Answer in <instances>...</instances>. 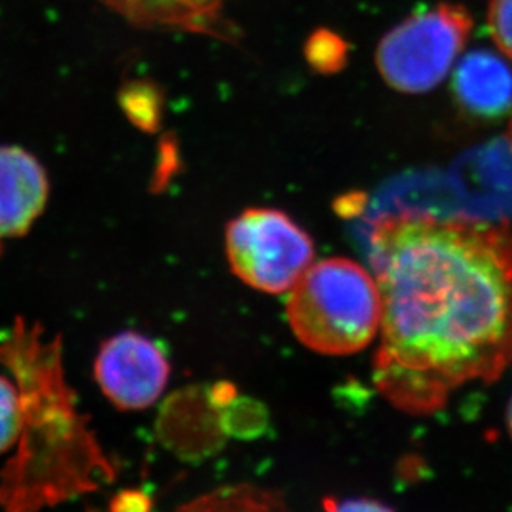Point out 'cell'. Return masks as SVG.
<instances>
[{"instance_id": "4", "label": "cell", "mask_w": 512, "mask_h": 512, "mask_svg": "<svg viewBox=\"0 0 512 512\" xmlns=\"http://www.w3.org/2000/svg\"><path fill=\"white\" fill-rule=\"evenodd\" d=\"M473 30L461 5L419 10L389 30L376 49L384 82L403 94H424L443 82Z\"/></svg>"}, {"instance_id": "6", "label": "cell", "mask_w": 512, "mask_h": 512, "mask_svg": "<svg viewBox=\"0 0 512 512\" xmlns=\"http://www.w3.org/2000/svg\"><path fill=\"white\" fill-rule=\"evenodd\" d=\"M170 363L147 336L124 331L100 346L95 380L110 403L122 411H142L157 403L167 388Z\"/></svg>"}, {"instance_id": "10", "label": "cell", "mask_w": 512, "mask_h": 512, "mask_svg": "<svg viewBox=\"0 0 512 512\" xmlns=\"http://www.w3.org/2000/svg\"><path fill=\"white\" fill-rule=\"evenodd\" d=\"M172 512H295L280 493L253 484L215 489Z\"/></svg>"}, {"instance_id": "3", "label": "cell", "mask_w": 512, "mask_h": 512, "mask_svg": "<svg viewBox=\"0 0 512 512\" xmlns=\"http://www.w3.org/2000/svg\"><path fill=\"white\" fill-rule=\"evenodd\" d=\"M286 318L308 350L355 355L380 333L381 298L375 276L348 258L311 263L290 290Z\"/></svg>"}, {"instance_id": "2", "label": "cell", "mask_w": 512, "mask_h": 512, "mask_svg": "<svg viewBox=\"0 0 512 512\" xmlns=\"http://www.w3.org/2000/svg\"><path fill=\"white\" fill-rule=\"evenodd\" d=\"M0 365L22 408L17 453L0 476V508L40 512L112 483L115 466L65 381L60 338L45 340L39 325L15 321L0 341Z\"/></svg>"}, {"instance_id": "1", "label": "cell", "mask_w": 512, "mask_h": 512, "mask_svg": "<svg viewBox=\"0 0 512 512\" xmlns=\"http://www.w3.org/2000/svg\"><path fill=\"white\" fill-rule=\"evenodd\" d=\"M381 298L373 383L394 408L438 413L512 365V230L399 208L366 228Z\"/></svg>"}, {"instance_id": "12", "label": "cell", "mask_w": 512, "mask_h": 512, "mask_svg": "<svg viewBox=\"0 0 512 512\" xmlns=\"http://www.w3.org/2000/svg\"><path fill=\"white\" fill-rule=\"evenodd\" d=\"M488 25L496 45L512 59V0H491Z\"/></svg>"}, {"instance_id": "8", "label": "cell", "mask_w": 512, "mask_h": 512, "mask_svg": "<svg viewBox=\"0 0 512 512\" xmlns=\"http://www.w3.org/2000/svg\"><path fill=\"white\" fill-rule=\"evenodd\" d=\"M140 29L218 35L232 0H100Z\"/></svg>"}, {"instance_id": "11", "label": "cell", "mask_w": 512, "mask_h": 512, "mask_svg": "<svg viewBox=\"0 0 512 512\" xmlns=\"http://www.w3.org/2000/svg\"><path fill=\"white\" fill-rule=\"evenodd\" d=\"M20 393L14 380L0 375V454L14 448L20 431Z\"/></svg>"}, {"instance_id": "13", "label": "cell", "mask_w": 512, "mask_h": 512, "mask_svg": "<svg viewBox=\"0 0 512 512\" xmlns=\"http://www.w3.org/2000/svg\"><path fill=\"white\" fill-rule=\"evenodd\" d=\"M326 512H394L386 504L375 501V499H340L326 498L323 501Z\"/></svg>"}, {"instance_id": "7", "label": "cell", "mask_w": 512, "mask_h": 512, "mask_svg": "<svg viewBox=\"0 0 512 512\" xmlns=\"http://www.w3.org/2000/svg\"><path fill=\"white\" fill-rule=\"evenodd\" d=\"M49 182L44 168L19 147H0V237H20L44 210Z\"/></svg>"}, {"instance_id": "14", "label": "cell", "mask_w": 512, "mask_h": 512, "mask_svg": "<svg viewBox=\"0 0 512 512\" xmlns=\"http://www.w3.org/2000/svg\"><path fill=\"white\" fill-rule=\"evenodd\" d=\"M152 511V501L147 494L140 491H124L119 496H115L114 501L110 503V512H150Z\"/></svg>"}, {"instance_id": "9", "label": "cell", "mask_w": 512, "mask_h": 512, "mask_svg": "<svg viewBox=\"0 0 512 512\" xmlns=\"http://www.w3.org/2000/svg\"><path fill=\"white\" fill-rule=\"evenodd\" d=\"M454 92L471 114L496 119L512 107V70L498 55L474 50L454 72Z\"/></svg>"}, {"instance_id": "5", "label": "cell", "mask_w": 512, "mask_h": 512, "mask_svg": "<svg viewBox=\"0 0 512 512\" xmlns=\"http://www.w3.org/2000/svg\"><path fill=\"white\" fill-rule=\"evenodd\" d=\"M225 247L233 273L270 295L290 291L315 256L310 235L275 208H248L233 218Z\"/></svg>"}, {"instance_id": "15", "label": "cell", "mask_w": 512, "mask_h": 512, "mask_svg": "<svg viewBox=\"0 0 512 512\" xmlns=\"http://www.w3.org/2000/svg\"><path fill=\"white\" fill-rule=\"evenodd\" d=\"M508 428H509V433H511V438H512V398H511V401H509V408H508Z\"/></svg>"}]
</instances>
